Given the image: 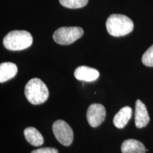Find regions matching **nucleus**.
<instances>
[{
    "mask_svg": "<svg viewBox=\"0 0 153 153\" xmlns=\"http://www.w3.org/2000/svg\"><path fill=\"white\" fill-rule=\"evenodd\" d=\"M24 94L27 100L33 105L43 104L49 97L47 86L38 78H33L28 82L25 87Z\"/></svg>",
    "mask_w": 153,
    "mask_h": 153,
    "instance_id": "1",
    "label": "nucleus"
},
{
    "mask_svg": "<svg viewBox=\"0 0 153 153\" xmlns=\"http://www.w3.org/2000/svg\"><path fill=\"white\" fill-rule=\"evenodd\" d=\"M106 26L111 36L120 37L132 32L134 24L131 19L125 15L112 14L107 19Z\"/></svg>",
    "mask_w": 153,
    "mask_h": 153,
    "instance_id": "2",
    "label": "nucleus"
},
{
    "mask_svg": "<svg viewBox=\"0 0 153 153\" xmlns=\"http://www.w3.org/2000/svg\"><path fill=\"white\" fill-rule=\"evenodd\" d=\"M33 43V37L26 30H12L5 36L3 45L12 51H19L28 48Z\"/></svg>",
    "mask_w": 153,
    "mask_h": 153,
    "instance_id": "3",
    "label": "nucleus"
},
{
    "mask_svg": "<svg viewBox=\"0 0 153 153\" xmlns=\"http://www.w3.org/2000/svg\"><path fill=\"white\" fill-rule=\"evenodd\" d=\"M84 30L80 27H61L53 33V38L60 45H70L83 36Z\"/></svg>",
    "mask_w": 153,
    "mask_h": 153,
    "instance_id": "4",
    "label": "nucleus"
},
{
    "mask_svg": "<svg viewBox=\"0 0 153 153\" xmlns=\"http://www.w3.org/2000/svg\"><path fill=\"white\" fill-rule=\"evenodd\" d=\"M53 131L59 143L69 146L73 142L74 134L70 126L62 120H57L53 125Z\"/></svg>",
    "mask_w": 153,
    "mask_h": 153,
    "instance_id": "5",
    "label": "nucleus"
},
{
    "mask_svg": "<svg viewBox=\"0 0 153 153\" xmlns=\"http://www.w3.org/2000/svg\"><path fill=\"white\" fill-rule=\"evenodd\" d=\"M106 118L105 107L100 104H92L88 108L87 119L91 127L96 128L104 122Z\"/></svg>",
    "mask_w": 153,
    "mask_h": 153,
    "instance_id": "6",
    "label": "nucleus"
},
{
    "mask_svg": "<svg viewBox=\"0 0 153 153\" xmlns=\"http://www.w3.org/2000/svg\"><path fill=\"white\" fill-rule=\"evenodd\" d=\"M150 122L148 110L146 106L139 99L135 102V123L137 128H142L146 126Z\"/></svg>",
    "mask_w": 153,
    "mask_h": 153,
    "instance_id": "7",
    "label": "nucleus"
},
{
    "mask_svg": "<svg viewBox=\"0 0 153 153\" xmlns=\"http://www.w3.org/2000/svg\"><path fill=\"white\" fill-rule=\"evenodd\" d=\"M74 77L79 81L94 82L99 77V72L87 66H79L74 70Z\"/></svg>",
    "mask_w": 153,
    "mask_h": 153,
    "instance_id": "8",
    "label": "nucleus"
},
{
    "mask_svg": "<svg viewBox=\"0 0 153 153\" xmlns=\"http://www.w3.org/2000/svg\"><path fill=\"white\" fill-rule=\"evenodd\" d=\"M132 116V108L129 106L121 108L117 114L115 115L114 120V126L118 128H123L127 125Z\"/></svg>",
    "mask_w": 153,
    "mask_h": 153,
    "instance_id": "9",
    "label": "nucleus"
},
{
    "mask_svg": "<svg viewBox=\"0 0 153 153\" xmlns=\"http://www.w3.org/2000/svg\"><path fill=\"white\" fill-rule=\"evenodd\" d=\"M146 151L145 145L137 140H126L121 145L122 153H145Z\"/></svg>",
    "mask_w": 153,
    "mask_h": 153,
    "instance_id": "10",
    "label": "nucleus"
},
{
    "mask_svg": "<svg viewBox=\"0 0 153 153\" xmlns=\"http://www.w3.org/2000/svg\"><path fill=\"white\" fill-rule=\"evenodd\" d=\"M18 72L14 63L3 62L0 65V82L3 83L14 78Z\"/></svg>",
    "mask_w": 153,
    "mask_h": 153,
    "instance_id": "11",
    "label": "nucleus"
},
{
    "mask_svg": "<svg viewBox=\"0 0 153 153\" xmlns=\"http://www.w3.org/2000/svg\"><path fill=\"white\" fill-rule=\"evenodd\" d=\"M24 133L25 138L31 145L38 147L43 144L44 139L43 135L35 128L28 127L24 130Z\"/></svg>",
    "mask_w": 153,
    "mask_h": 153,
    "instance_id": "12",
    "label": "nucleus"
},
{
    "mask_svg": "<svg viewBox=\"0 0 153 153\" xmlns=\"http://www.w3.org/2000/svg\"><path fill=\"white\" fill-rule=\"evenodd\" d=\"M89 0H59L61 5L69 9H79L85 7Z\"/></svg>",
    "mask_w": 153,
    "mask_h": 153,
    "instance_id": "13",
    "label": "nucleus"
},
{
    "mask_svg": "<svg viewBox=\"0 0 153 153\" xmlns=\"http://www.w3.org/2000/svg\"><path fill=\"white\" fill-rule=\"evenodd\" d=\"M142 62L145 66L153 67V45L149 48L143 54Z\"/></svg>",
    "mask_w": 153,
    "mask_h": 153,
    "instance_id": "14",
    "label": "nucleus"
},
{
    "mask_svg": "<svg viewBox=\"0 0 153 153\" xmlns=\"http://www.w3.org/2000/svg\"><path fill=\"white\" fill-rule=\"evenodd\" d=\"M31 153H58V150L53 148H43L32 151Z\"/></svg>",
    "mask_w": 153,
    "mask_h": 153,
    "instance_id": "15",
    "label": "nucleus"
}]
</instances>
